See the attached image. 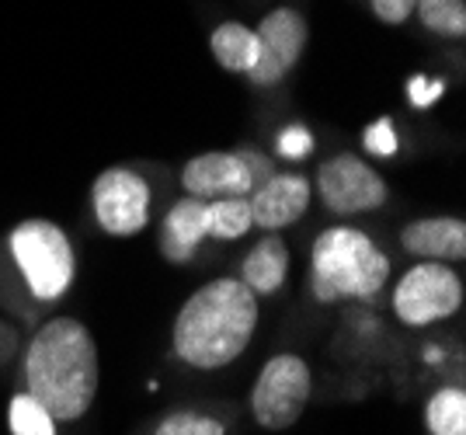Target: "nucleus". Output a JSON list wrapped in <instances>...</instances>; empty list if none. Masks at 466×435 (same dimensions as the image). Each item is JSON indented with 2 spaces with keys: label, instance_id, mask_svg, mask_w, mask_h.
<instances>
[{
  "label": "nucleus",
  "instance_id": "obj_1",
  "mask_svg": "<svg viewBox=\"0 0 466 435\" xmlns=\"http://www.w3.org/2000/svg\"><path fill=\"white\" fill-rule=\"evenodd\" d=\"M25 394L35 397L53 421H77L97 397V345L91 331L74 317L46 320L21 362Z\"/></svg>",
  "mask_w": 466,
  "mask_h": 435
},
{
  "label": "nucleus",
  "instance_id": "obj_2",
  "mask_svg": "<svg viewBox=\"0 0 466 435\" xmlns=\"http://www.w3.org/2000/svg\"><path fill=\"white\" fill-rule=\"evenodd\" d=\"M258 328V297L233 276L213 278L175 317V356L195 369H223L244 356Z\"/></svg>",
  "mask_w": 466,
  "mask_h": 435
},
{
  "label": "nucleus",
  "instance_id": "obj_3",
  "mask_svg": "<svg viewBox=\"0 0 466 435\" xmlns=\"http://www.w3.org/2000/svg\"><path fill=\"white\" fill-rule=\"evenodd\" d=\"M310 289L320 303L338 299H372L390 278V258L376 240L355 227H328L313 240Z\"/></svg>",
  "mask_w": 466,
  "mask_h": 435
},
{
  "label": "nucleus",
  "instance_id": "obj_4",
  "mask_svg": "<svg viewBox=\"0 0 466 435\" xmlns=\"http://www.w3.org/2000/svg\"><path fill=\"white\" fill-rule=\"evenodd\" d=\"M11 258L35 299H59L74 282V244L53 219H25L7 238Z\"/></svg>",
  "mask_w": 466,
  "mask_h": 435
},
{
  "label": "nucleus",
  "instance_id": "obj_5",
  "mask_svg": "<svg viewBox=\"0 0 466 435\" xmlns=\"http://www.w3.org/2000/svg\"><path fill=\"white\" fill-rule=\"evenodd\" d=\"M275 175V164L258 150H209L185 164L181 188L192 198H248Z\"/></svg>",
  "mask_w": 466,
  "mask_h": 435
},
{
  "label": "nucleus",
  "instance_id": "obj_6",
  "mask_svg": "<svg viewBox=\"0 0 466 435\" xmlns=\"http://www.w3.org/2000/svg\"><path fill=\"white\" fill-rule=\"evenodd\" d=\"M313 394V376L310 366L303 356H272L261 373L254 379L251 390V415L261 429L268 432H282L299 421V415L307 411V400Z\"/></svg>",
  "mask_w": 466,
  "mask_h": 435
},
{
  "label": "nucleus",
  "instance_id": "obj_7",
  "mask_svg": "<svg viewBox=\"0 0 466 435\" xmlns=\"http://www.w3.org/2000/svg\"><path fill=\"white\" fill-rule=\"evenodd\" d=\"M463 307V278L442 261H418L393 286V314L408 328H428Z\"/></svg>",
  "mask_w": 466,
  "mask_h": 435
},
{
  "label": "nucleus",
  "instance_id": "obj_8",
  "mask_svg": "<svg viewBox=\"0 0 466 435\" xmlns=\"http://www.w3.org/2000/svg\"><path fill=\"white\" fill-rule=\"evenodd\" d=\"M317 192L334 217H359L387 202V181L362 157L338 154L317 167Z\"/></svg>",
  "mask_w": 466,
  "mask_h": 435
},
{
  "label": "nucleus",
  "instance_id": "obj_9",
  "mask_svg": "<svg viewBox=\"0 0 466 435\" xmlns=\"http://www.w3.org/2000/svg\"><path fill=\"white\" fill-rule=\"evenodd\" d=\"M97 227L112 238H133L150 223V185L133 167H108L91 188Z\"/></svg>",
  "mask_w": 466,
  "mask_h": 435
},
{
  "label": "nucleus",
  "instance_id": "obj_10",
  "mask_svg": "<svg viewBox=\"0 0 466 435\" xmlns=\"http://www.w3.org/2000/svg\"><path fill=\"white\" fill-rule=\"evenodd\" d=\"M254 35H258V63H254V70L248 77L258 87H272L299 63L303 49H307V39H310V28H307L299 11L279 7V11L261 18Z\"/></svg>",
  "mask_w": 466,
  "mask_h": 435
},
{
  "label": "nucleus",
  "instance_id": "obj_11",
  "mask_svg": "<svg viewBox=\"0 0 466 435\" xmlns=\"http://www.w3.org/2000/svg\"><path fill=\"white\" fill-rule=\"evenodd\" d=\"M310 206V181L303 175H279L265 181L261 188H254L248 196V209H251V223L261 230H282L307 213Z\"/></svg>",
  "mask_w": 466,
  "mask_h": 435
},
{
  "label": "nucleus",
  "instance_id": "obj_12",
  "mask_svg": "<svg viewBox=\"0 0 466 435\" xmlns=\"http://www.w3.org/2000/svg\"><path fill=\"white\" fill-rule=\"evenodd\" d=\"M404 251L421 261H463L466 258V223L460 217L414 219L400 230Z\"/></svg>",
  "mask_w": 466,
  "mask_h": 435
},
{
  "label": "nucleus",
  "instance_id": "obj_13",
  "mask_svg": "<svg viewBox=\"0 0 466 435\" xmlns=\"http://www.w3.org/2000/svg\"><path fill=\"white\" fill-rule=\"evenodd\" d=\"M206 206L209 202L185 196L167 209V217L160 223V255L167 261L185 265L198 251V244L209 240L206 238Z\"/></svg>",
  "mask_w": 466,
  "mask_h": 435
},
{
  "label": "nucleus",
  "instance_id": "obj_14",
  "mask_svg": "<svg viewBox=\"0 0 466 435\" xmlns=\"http://www.w3.org/2000/svg\"><path fill=\"white\" fill-rule=\"evenodd\" d=\"M286 276H289V248L279 234H268V238L254 244L251 255L244 258L237 278L251 289L254 297H272L286 286Z\"/></svg>",
  "mask_w": 466,
  "mask_h": 435
},
{
  "label": "nucleus",
  "instance_id": "obj_15",
  "mask_svg": "<svg viewBox=\"0 0 466 435\" xmlns=\"http://www.w3.org/2000/svg\"><path fill=\"white\" fill-rule=\"evenodd\" d=\"M209 49H213V60L230 74L248 77L258 63V35H254V28L240 25V21H223L209 39Z\"/></svg>",
  "mask_w": 466,
  "mask_h": 435
},
{
  "label": "nucleus",
  "instance_id": "obj_16",
  "mask_svg": "<svg viewBox=\"0 0 466 435\" xmlns=\"http://www.w3.org/2000/svg\"><path fill=\"white\" fill-rule=\"evenodd\" d=\"M425 425L431 435H466V390L442 387L428 397Z\"/></svg>",
  "mask_w": 466,
  "mask_h": 435
},
{
  "label": "nucleus",
  "instance_id": "obj_17",
  "mask_svg": "<svg viewBox=\"0 0 466 435\" xmlns=\"http://www.w3.org/2000/svg\"><path fill=\"white\" fill-rule=\"evenodd\" d=\"M251 209L248 198H216L206 206V238L237 240L251 230Z\"/></svg>",
  "mask_w": 466,
  "mask_h": 435
},
{
  "label": "nucleus",
  "instance_id": "obj_18",
  "mask_svg": "<svg viewBox=\"0 0 466 435\" xmlns=\"http://www.w3.org/2000/svg\"><path fill=\"white\" fill-rule=\"evenodd\" d=\"M418 18L428 32L442 39H463L466 35V4L463 0H418Z\"/></svg>",
  "mask_w": 466,
  "mask_h": 435
},
{
  "label": "nucleus",
  "instance_id": "obj_19",
  "mask_svg": "<svg viewBox=\"0 0 466 435\" xmlns=\"http://www.w3.org/2000/svg\"><path fill=\"white\" fill-rule=\"evenodd\" d=\"M7 421H11V435H56V421L42 408L35 397L25 390L11 397L7 404Z\"/></svg>",
  "mask_w": 466,
  "mask_h": 435
},
{
  "label": "nucleus",
  "instance_id": "obj_20",
  "mask_svg": "<svg viewBox=\"0 0 466 435\" xmlns=\"http://www.w3.org/2000/svg\"><path fill=\"white\" fill-rule=\"evenodd\" d=\"M154 435H227L223 421L202 411H175L157 425Z\"/></svg>",
  "mask_w": 466,
  "mask_h": 435
},
{
  "label": "nucleus",
  "instance_id": "obj_21",
  "mask_svg": "<svg viewBox=\"0 0 466 435\" xmlns=\"http://www.w3.org/2000/svg\"><path fill=\"white\" fill-rule=\"evenodd\" d=\"M313 150V137L310 129H303V126H289L286 133H279V154L286 160H299L307 157Z\"/></svg>",
  "mask_w": 466,
  "mask_h": 435
},
{
  "label": "nucleus",
  "instance_id": "obj_22",
  "mask_svg": "<svg viewBox=\"0 0 466 435\" xmlns=\"http://www.w3.org/2000/svg\"><path fill=\"white\" fill-rule=\"evenodd\" d=\"M366 150H370V154H376V157H390V154L397 150L393 122H390V119L372 122L370 129H366Z\"/></svg>",
  "mask_w": 466,
  "mask_h": 435
},
{
  "label": "nucleus",
  "instance_id": "obj_23",
  "mask_svg": "<svg viewBox=\"0 0 466 435\" xmlns=\"http://www.w3.org/2000/svg\"><path fill=\"white\" fill-rule=\"evenodd\" d=\"M442 91H446V84L439 77H410L408 84V95L418 108H431L435 101L442 98Z\"/></svg>",
  "mask_w": 466,
  "mask_h": 435
},
{
  "label": "nucleus",
  "instance_id": "obj_24",
  "mask_svg": "<svg viewBox=\"0 0 466 435\" xmlns=\"http://www.w3.org/2000/svg\"><path fill=\"white\" fill-rule=\"evenodd\" d=\"M372 15L383 21V25H404L414 15V4L418 0H370Z\"/></svg>",
  "mask_w": 466,
  "mask_h": 435
}]
</instances>
